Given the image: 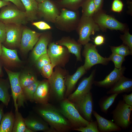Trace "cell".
<instances>
[{
    "instance_id": "cell-1",
    "label": "cell",
    "mask_w": 132,
    "mask_h": 132,
    "mask_svg": "<svg viewBox=\"0 0 132 132\" xmlns=\"http://www.w3.org/2000/svg\"><path fill=\"white\" fill-rule=\"evenodd\" d=\"M35 110L55 132H66L72 127L59 110L48 103L40 104L35 108Z\"/></svg>"
},
{
    "instance_id": "cell-2",
    "label": "cell",
    "mask_w": 132,
    "mask_h": 132,
    "mask_svg": "<svg viewBox=\"0 0 132 132\" xmlns=\"http://www.w3.org/2000/svg\"><path fill=\"white\" fill-rule=\"evenodd\" d=\"M59 110L74 128L85 127L89 122L81 115L74 103L67 99H64L60 103Z\"/></svg>"
},
{
    "instance_id": "cell-3",
    "label": "cell",
    "mask_w": 132,
    "mask_h": 132,
    "mask_svg": "<svg viewBox=\"0 0 132 132\" xmlns=\"http://www.w3.org/2000/svg\"><path fill=\"white\" fill-rule=\"evenodd\" d=\"M77 31L79 35L78 42L85 45L90 40V36L99 30V26L92 17L82 15L77 26Z\"/></svg>"
},
{
    "instance_id": "cell-4",
    "label": "cell",
    "mask_w": 132,
    "mask_h": 132,
    "mask_svg": "<svg viewBox=\"0 0 132 132\" xmlns=\"http://www.w3.org/2000/svg\"><path fill=\"white\" fill-rule=\"evenodd\" d=\"M8 77L15 111L24 106L26 100L20 82L19 72H12L4 67Z\"/></svg>"
},
{
    "instance_id": "cell-5",
    "label": "cell",
    "mask_w": 132,
    "mask_h": 132,
    "mask_svg": "<svg viewBox=\"0 0 132 132\" xmlns=\"http://www.w3.org/2000/svg\"><path fill=\"white\" fill-rule=\"evenodd\" d=\"M78 15L76 10L62 8L54 23L60 30L70 31L77 26L76 24L78 22Z\"/></svg>"
},
{
    "instance_id": "cell-6",
    "label": "cell",
    "mask_w": 132,
    "mask_h": 132,
    "mask_svg": "<svg viewBox=\"0 0 132 132\" xmlns=\"http://www.w3.org/2000/svg\"><path fill=\"white\" fill-rule=\"evenodd\" d=\"M132 110V106L120 100L111 113L114 122L122 129L128 128L132 123L130 116Z\"/></svg>"
},
{
    "instance_id": "cell-7",
    "label": "cell",
    "mask_w": 132,
    "mask_h": 132,
    "mask_svg": "<svg viewBox=\"0 0 132 132\" xmlns=\"http://www.w3.org/2000/svg\"><path fill=\"white\" fill-rule=\"evenodd\" d=\"M84 45L83 55L85 59L83 66L86 70H89L93 66L97 64H108L110 61L108 57H104L101 56L95 45L89 43Z\"/></svg>"
},
{
    "instance_id": "cell-8",
    "label": "cell",
    "mask_w": 132,
    "mask_h": 132,
    "mask_svg": "<svg viewBox=\"0 0 132 132\" xmlns=\"http://www.w3.org/2000/svg\"><path fill=\"white\" fill-rule=\"evenodd\" d=\"M28 21L25 11L17 7L9 6L5 8L0 13V21L5 24H24Z\"/></svg>"
},
{
    "instance_id": "cell-9",
    "label": "cell",
    "mask_w": 132,
    "mask_h": 132,
    "mask_svg": "<svg viewBox=\"0 0 132 132\" xmlns=\"http://www.w3.org/2000/svg\"><path fill=\"white\" fill-rule=\"evenodd\" d=\"M64 78L61 72L56 70L48 79L50 93L51 92L57 99L60 101L64 99L66 86Z\"/></svg>"
},
{
    "instance_id": "cell-10",
    "label": "cell",
    "mask_w": 132,
    "mask_h": 132,
    "mask_svg": "<svg viewBox=\"0 0 132 132\" xmlns=\"http://www.w3.org/2000/svg\"><path fill=\"white\" fill-rule=\"evenodd\" d=\"M96 73V70L94 69L88 77L83 79L76 90L69 95L67 99L74 103L90 92L92 88Z\"/></svg>"
},
{
    "instance_id": "cell-11",
    "label": "cell",
    "mask_w": 132,
    "mask_h": 132,
    "mask_svg": "<svg viewBox=\"0 0 132 132\" xmlns=\"http://www.w3.org/2000/svg\"><path fill=\"white\" fill-rule=\"evenodd\" d=\"M38 13L46 21L55 22L60 12L58 6L55 2L51 0H45L38 3Z\"/></svg>"
},
{
    "instance_id": "cell-12",
    "label": "cell",
    "mask_w": 132,
    "mask_h": 132,
    "mask_svg": "<svg viewBox=\"0 0 132 132\" xmlns=\"http://www.w3.org/2000/svg\"><path fill=\"white\" fill-rule=\"evenodd\" d=\"M74 104L83 118L89 122L93 121L92 115L93 103L92 94L91 92Z\"/></svg>"
},
{
    "instance_id": "cell-13",
    "label": "cell",
    "mask_w": 132,
    "mask_h": 132,
    "mask_svg": "<svg viewBox=\"0 0 132 132\" xmlns=\"http://www.w3.org/2000/svg\"><path fill=\"white\" fill-rule=\"evenodd\" d=\"M42 34L27 28L22 29L20 42L21 50L25 52L31 50Z\"/></svg>"
},
{
    "instance_id": "cell-14",
    "label": "cell",
    "mask_w": 132,
    "mask_h": 132,
    "mask_svg": "<svg viewBox=\"0 0 132 132\" xmlns=\"http://www.w3.org/2000/svg\"><path fill=\"white\" fill-rule=\"evenodd\" d=\"M5 25L6 43L11 46L18 45L20 43L23 29L21 25L7 24Z\"/></svg>"
},
{
    "instance_id": "cell-15",
    "label": "cell",
    "mask_w": 132,
    "mask_h": 132,
    "mask_svg": "<svg viewBox=\"0 0 132 132\" xmlns=\"http://www.w3.org/2000/svg\"><path fill=\"white\" fill-rule=\"evenodd\" d=\"M94 20L99 26L103 28L121 31L124 29V26L122 23L105 13L98 14Z\"/></svg>"
},
{
    "instance_id": "cell-16",
    "label": "cell",
    "mask_w": 132,
    "mask_h": 132,
    "mask_svg": "<svg viewBox=\"0 0 132 132\" xmlns=\"http://www.w3.org/2000/svg\"><path fill=\"white\" fill-rule=\"evenodd\" d=\"M126 69L124 66H122L119 69L115 67L104 79L100 81L94 80L93 84L99 87L111 88L123 76Z\"/></svg>"
},
{
    "instance_id": "cell-17",
    "label": "cell",
    "mask_w": 132,
    "mask_h": 132,
    "mask_svg": "<svg viewBox=\"0 0 132 132\" xmlns=\"http://www.w3.org/2000/svg\"><path fill=\"white\" fill-rule=\"evenodd\" d=\"M50 95V88L48 80L40 82L35 93L34 102L39 104L48 103Z\"/></svg>"
},
{
    "instance_id": "cell-18",
    "label": "cell",
    "mask_w": 132,
    "mask_h": 132,
    "mask_svg": "<svg viewBox=\"0 0 132 132\" xmlns=\"http://www.w3.org/2000/svg\"><path fill=\"white\" fill-rule=\"evenodd\" d=\"M24 119L26 127L33 132H55L49 126L47 122L33 116L30 115Z\"/></svg>"
},
{
    "instance_id": "cell-19",
    "label": "cell",
    "mask_w": 132,
    "mask_h": 132,
    "mask_svg": "<svg viewBox=\"0 0 132 132\" xmlns=\"http://www.w3.org/2000/svg\"><path fill=\"white\" fill-rule=\"evenodd\" d=\"M92 114L96 119L99 132L119 131L121 130V128L112 120H108L103 117L95 111L93 110Z\"/></svg>"
},
{
    "instance_id": "cell-20",
    "label": "cell",
    "mask_w": 132,
    "mask_h": 132,
    "mask_svg": "<svg viewBox=\"0 0 132 132\" xmlns=\"http://www.w3.org/2000/svg\"><path fill=\"white\" fill-rule=\"evenodd\" d=\"M132 91V79L123 75L107 92L108 94L129 93Z\"/></svg>"
},
{
    "instance_id": "cell-21",
    "label": "cell",
    "mask_w": 132,
    "mask_h": 132,
    "mask_svg": "<svg viewBox=\"0 0 132 132\" xmlns=\"http://www.w3.org/2000/svg\"><path fill=\"white\" fill-rule=\"evenodd\" d=\"M65 49L62 45L52 43L47 50L51 63L55 66L59 63L64 55Z\"/></svg>"
},
{
    "instance_id": "cell-22",
    "label": "cell",
    "mask_w": 132,
    "mask_h": 132,
    "mask_svg": "<svg viewBox=\"0 0 132 132\" xmlns=\"http://www.w3.org/2000/svg\"><path fill=\"white\" fill-rule=\"evenodd\" d=\"M57 44L66 47L69 52L74 54L77 61H82L81 55V45L73 39L64 37L57 42Z\"/></svg>"
},
{
    "instance_id": "cell-23",
    "label": "cell",
    "mask_w": 132,
    "mask_h": 132,
    "mask_svg": "<svg viewBox=\"0 0 132 132\" xmlns=\"http://www.w3.org/2000/svg\"><path fill=\"white\" fill-rule=\"evenodd\" d=\"M86 70L83 66L79 67L73 75L68 76L65 81L66 87L65 96H69L74 88L78 80L86 73Z\"/></svg>"
},
{
    "instance_id": "cell-24",
    "label": "cell",
    "mask_w": 132,
    "mask_h": 132,
    "mask_svg": "<svg viewBox=\"0 0 132 132\" xmlns=\"http://www.w3.org/2000/svg\"><path fill=\"white\" fill-rule=\"evenodd\" d=\"M25 10L28 21H33L37 19L38 3L35 0H20Z\"/></svg>"
},
{
    "instance_id": "cell-25",
    "label": "cell",
    "mask_w": 132,
    "mask_h": 132,
    "mask_svg": "<svg viewBox=\"0 0 132 132\" xmlns=\"http://www.w3.org/2000/svg\"><path fill=\"white\" fill-rule=\"evenodd\" d=\"M42 35L33 51V57L35 61L41 55L47 54V48L49 41L48 36L46 35Z\"/></svg>"
},
{
    "instance_id": "cell-26",
    "label": "cell",
    "mask_w": 132,
    "mask_h": 132,
    "mask_svg": "<svg viewBox=\"0 0 132 132\" xmlns=\"http://www.w3.org/2000/svg\"><path fill=\"white\" fill-rule=\"evenodd\" d=\"M14 118L12 111L4 113L0 124V132H12Z\"/></svg>"
},
{
    "instance_id": "cell-27",
    "label": "cell",
    "mask_w": 132,
    "mask_h": 132,
    "mask_svg": "<svg viewBox=\"0 0 132 132\" xmlns=\"http://www.w3.org/2000/svg\"><path fill=\"white\" fill-rule=\"evenodd\" d=\"M2 52L0 57L2 61L7 63L20 61L16 50L8 49L2 45Z\"/></svg>"
},
{
    "instance_id": "cell-28",
    "label": "cell",
    "mask_w": 132,
    "mask_h": 132,
    "mask_svg": "<svg viewBox=\"0 0 132 132\" xmlns=\"http://www.w3.org/2000/svg\"><path fill=\"white\" fill-rule=\"evenodd\" d=\"M9 88L6 81L0 78V101L6 107L8 106L11 98Z\"/></svg>"
},
{
    "instance_id": "cell-29",
    "label": "cell",
    "mask_w": 132,
    "mask_h": 132,
    "mask_svg": "<svg viewBox=\"0 0 132 132\" xmlns=\"http://www.w3.org/2000/svg\"><path fill=\"white\" fill-rule=\"evenodd\" d=\"M85 0H58L55 2L59 7L76 10L81 6Z\"/></svg>"
},
{
    "instance_id": "cell-30",
    "label": "cell",
    "mask_w": 132,
    "mask_h": 132,
    "mask_svg": "<svg viewBox=\"0 0 132 132\" xmlns=\"http://www.w3.org/2000/svg\"><path fill=\"white\" fill-rule=\"evenodd\" d=\"M15 118L12 132H24L26 127L24 119L19 110L15 111Z\"/></svg>"
},
{
    "instance_id": "cell-31",
    "label": "cell",
    "mask_w": 132,
    "mask_h": 132,
    "mask_svg": "<svg viewBox=\"0 0 132 132\" xmlns=\"http://www.w3.org/2000/svg\"><path fill=\"white\" fill-rule=\"evenodd\" d=\"M109 96H105L99 100V106L101 111L105 113H107L109 108L114 103L116 98L118 95L113 94Z\"/></svg>"
},
{
    "instance_id": "cell-32",
    "label": "cell",
    "mask_w": 132,
    "mask_h": 132,
    "mask_svg": "<svg viewBox=\"0 0 132 132\" xmlns=\"http://www.w3.org/2000/svg\"><path fill=\"white\" fill-rule=\"evenodd\" d=\"M40 81L37 80L34 83L22 89L26 100L34 101V95Z\"/></svg>"
},
{
    "instance_id": "cell-33",
    "label": "cell",
    "mask_w": 132,
    "mask_h": 132,
    "mask_svg": "<svg viewBox=\"0 0 132 132\" xmlns=\"http://www.w3.org/2000/svg\"><path fill=\"white\" fill-rule=\"evenodd\" d=\"M81 7L83 16L92 17L96 13L95 7L94 0H85Z\"/></svg>"
},
{
    "instance_id": "cell-34",
    "label": "cell",
    "mask_w": 132,
    "mask_h": 132,
    "mask_svg": "<svg viewBox=\"0 0 132 132\" xmlns=\"http://www.w3.org/2000/svg\"><path fill=\"white\" fill-rule=\"evenodd\" d=\"M36 77L29 74H24L19 76V81L22 88L23 89L36 81Z\"/></svg>"
},
{
    "instance_id": "cell-35",
    "label": "cell",
    "mask_w": 132,
    "mask_h": 132,
    "mask_svg": "<svg viewBox=\"0 0 132 132\" xmlns=\"http://www.w3.org/2000/svg\"><path fill=\"white\" fill-rule=\"evenodd\" d=\"M110 48L112 53H115L124 57L132 54V51L129 47L123 44L118 46H111Z\"/></svg>"
},
{
    "instance_id": "cell-36",
    "label": "cell",
    "mask_w": 132,
    "mask_h": 132,
    "mask_svg": "<svg viewBox=\"0 0 132 132\" xmlns=\"http://www.w3.org/2000/svg\"><path fill=\"white\" fill-rule=\"evenodd\" d=\"M73 130L81 132H99L98 129V124L97 121L89 122L85 127H81L73 129Z\"/></svg>"
},
{
    "instance_id": "cell-37",
    "label": "cell",
    "mask_w": 132,
    "mask_h": 132,
    "mask_svg": "<svg viewBox=\"0 0 132 132\" xmlns=\"http://www.w3.org/2000/svg\"><path fill=\"white\" fill-rule=\"evenodd\" d=\"M108 58L110 61L113 62L115 67L119 69L121 67L122 64L125 60V57L114 53H112Z\"/></svg>"
},
{
    "instance_id": "cell-38",
    "label": "cell",
    "mask_w": 132,
    "mask_h": 132,
    "mask_svg": "<svg viewBox=\"0 0 132 132\" xmlns=\"http://www.w3.org/2000/svg\"><path fill=\"white\" fill-rule=\"evenodd\" d=\"M36 61L37 66L40 69L44 66L51 63L50 59L47 54L40 56Z\"/></svg>"
},
{
    "instance_id": "cell-39",
    "label": "cell",
    "mask_w": 132,
    "mask_h": 132,
    "mask_svg": "<svg viewBox=\"0 0 132 132\" xmlns=\"http://www.w3.org/2000/svg\"><path fill=\"white\" fill-rule=\"evenodd\" d=\"M54 66L51 63L43 66L40 70L43 76L45 77L48 79L53 73V69Z\"/></svg>"
},
{
    "instance_id": "cell-40",
    "label": "cell",
    "mask_w": 132,
    "mask_h": 132,
    "mask_svg": "<svg viewBox=\"0 0 132 132\" xmlns=\"http://www.w3.org/2000/svg\"><path fill=\"white\" fill-rule=\"evenodd\" d=\"M120 38L123 44L127 46L132 51V35L128 31L125 32L123 35H121Z\"/></svg>"
},
{
    "instance_id": "cell-41",
    "label": "cell",
    "mask_w": 132,
    "mask_h": 132,
    "mask_svg": "<svg viewBox=\"0 0 132 132\" xmlns=\"http://www.w3.org/2000/svg\"><path fill=\"white\" fill-rule=\"evenodd\" d=\"M123 4L120 0H114L112 4L111 10L113 11L120 12L123 9Z\"/></svg>"
},
{
    "instance_id": "cell-42",
    "label": "cell",
    "mask_w": 132,
    "mask_h": 132,
    "mask_svg": "<svg viewBox=\"0 0 132 132\" xmlns=\"http://www.w3.org/2000/svg\"><path fill=\"white\" fill-rule=\"evenodd\" d=\"M32 24L41 30L50 29L51 28V26L46 22L44 21L34 22Z\"/></svg>"
},
{
    "instance_id": "cell-43",
    "label": "cell",
    "mask_w": 132,
    "mask_h": 132,
    "mask_svg": "<svg viewBox=\"0 0 132 132\" xmlns=\"http://www.w3.org/2000/svg\"><path fill=\"white\" fill-rule=\"evenodd\" d=\"M6 38L5 24L0 21V41L4 42Z\"/></svg>"
},
{
    "instance_id": "cell-44",
    "label": "cell",
    "mask_w": 132,
    "mask_h": 132,
    "mask_svg": "<svg viewBox=\"0 0 132 132\" xmlns=\"http://www.w3.org/2000/svg\"><path fill=\"white\" fill-rule=\"evenodd\" d=\"M105 38L104 36L102 35H98L94 38V42L96 45H100L104 43Z\"/></svg>"
},
{
    "instance_id": "cell-45",
    "label": "cell",
    "mask_w": 132,
    "mask_h": 132,
    "mask_svg": "<svg viewBox=\"0 0 132 132\" xmlns=\"http://www.w3.org/2000/svg\"><path fill=\"white\" fill-rule=\"evenodd\" d=\"M123 100L125 103L128 105L132 106V93L129 94H124L122 95Z\"/></svg>"
},
{
    "instance_id": "cell-46",
    "label": "cell",
    "mask_w": 132,
    "mask_h": 132,
    "mask_svg": "<svg viewBox=\"0 0 132 132\" xmlns=\"http://www.w3.org/2000/svg\"><path fill=\"white\" fill-rule=\"evenodd\" d=\"M3 0L7 2H11L20 10H22L25 9L20 0Z\"/></svg>"
},
{
    "instance_id": "cell-47",
    "label": "cell",
    "mask_w": 132,
    "mask_h": 132,
    "mask_svg": "<svg viewBox=\"0 0 132 132\" xmlns=\"http://www.w3.org/2000/svg\"><path fill=\"white\" fill-rule=\"evenodd\" d=\"M104 0H94L95 6L96 13L98 12L100 9Z\"/></svg>"
},
{
    "instance_id": "cell-48",
    "label": "cell",
    "mask_w": 132,
    "mask_h": 132,
    "mask_svg": "<svg viewBox=\"0 0 132 132\" xmlns=\"http://www.w3.org/2000/svg\"><path fill=\"white\" fill-rule=\"evenodd\" d=\"M4 105L2 103L0 104V124L3 116L4 114Z\"/></svg>"
},
{
    "instance_id": "cell-49",
    "label": "cell",
    "mask_w": 132,
    "mask_h": 132,
    "mask_svg": "<svg viewBox=\"0 0 132 132\" xmlns=\"http://www.w3.org/2000/svg\"><path fill=\"white\" fill-rule=\"evenodd\" d=\"M9 2L0 0V8L9 5Z\"/></svg>"
},
{
    "instance_id": "cell-50",
    "label": "cell",
    "mask_w": 132,
    "mask_h": 132,
    "mask_svg": "<svg viewBox=\"0 0 132 132\" xmlns=\"http://www.w3.org/2000/svg\"><path fill=\"white\" fill-rule=\"evenodd\" d=\"M24 132H33V131L30 129L26 127Z\"/></svg>"
},
{
    "instance_id": "cell-51",
    "label": "cell",
    "mask_w": 132,
    "mask_h": 132,
    "mask_svg": "<svg viewBox=\"0 0 132 132\" xmlns=\"http://www.w3.org/2000/svg\"><path fill=\"white\" fill-rule=\"evenodd\" d=\"M2 45L1 44V42L0 41V56L1 55L2 50Z\"/></svg>"
},
{
    "instance_id": "cell-52",
    "label": "cell",
    "mask_w": 132,
    "mask_h": 132,
    "mask_svg": "<svg viewBox=\"0 0 132 132\" xmlns=\"http://www.w3.org/2000/svg\"><path fill=\"white\" fill-rule=\"evenodd\" d=\"M45 0H35L36 2L38 3H41Z\"/></svg>"
},
{
    "instance_id": "cell-53",
    "label": "cell",
    "mask_w": 132,
    "mask_h": 132,
    "mask_svg": "<svg viewBox=\"0 0 132 132\" xmlns=\"http://www.w3.org/2000/svg\"><path fill=\"white\" fill-rule=\"evenodd\" d=\"M3 76V74L2 72V70L1 66L0 65V77Z\"/></svg>"
}]
</instances>
